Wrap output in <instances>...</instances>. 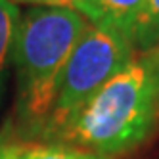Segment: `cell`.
Instances as JSON below:
<instances>
[{
	"mask_svg": "<svg viewBox=\"0 0 159 159\" xmlns=\"http://www.w3.org/2000/svg\"><path fill=\"white\" fill-rule=\"evenodd\" d=\"M157 113L159 69L148 50L134 54L48 136L88 153H125L150 136Z\"/></svg>",
	"mask_w": 159,
	"mask_h": 159,
	"instance_id": "1",
	"label": "cell"
},
{
	"mask_svg": "<svg viewBox=\"0 0 159 159\" xmlns=\"http://www.w3.org/2000/svg\"><path fill=\"white\" fill-rule=\"evenodd\" d=\"M90 21L67 6H40L19 16L12 42L21 115L48 119L69 56Z\"/></svg>",
	"mask_w": 159,
	"mask_h": 159,
	"instance_id": "2",
	"label": "cell"
},
{
	"mask_svg": "<svg viewBox=\"0 0 159 159\" xmlns=\"http://www.w3.org/2000/svg\"><path fill=\"white\" fill-rule=\"evenodd\" d=\"M134 56V42L115 29L90 23L67 60L48 119L46 134L83 106L96 90Z\"/></svg>",
	"mask_w": 159,
	"mask_h": 159,
	"instance_id": "3",
	"label": "cell"
},
{
	"mask_svg": "<svg viewBox=\"0 0 159 159\" xmlns=\"http://www.w3.org/2000/svg\"><path fill=\"white\" fill-rule=\"evenodd\" d=\"M144 0H77L73 8L92 25L115 29L132 39Z\"/></svg>",
	"mask_w": 159,
	"mask_h": 159,
	"instance_id": "4",
	"label": "cell"
},
{
	"mask_svg": "<svg viewBox=\"0 0 159 159\" xmlns=\"http://www.w3.org/2000/svg\"><path fill=\"white\" fill-rule=\"evenodd\" d=\"M0 159H102L65 144L0 142Z\"/></svg>",
	"mask_w": 159,
	"mask_h": 159,
	"instance_id": "5",
	"label": "cell"
},
{
	"mask_svg": "<svg viewBox=\"0 0 159 159\" xmlns=\"http://www.w3.org/2000/svg\"><path fill=\"white\" fill-rule=\"evenodd\" d=\"M132 42L142 52L155 50L159 46V0H144L134 25Z\"/></svg>",
	"mask_w": 159,
	"mask_h": 159,
	"instance_id": "6",
	"label": "cell"
},
{
	"mask_svg": "<svg viewBox=\"0 0 159 159\" xmlns=\"http://www.w3.org/2000/svg\"><path fill=\"white\" fill-rule=\"evenodd\" d=\"M17 21H19L17 4L12 2V0H0V81H2L6 60L10 52H12V42H14Z\"/></svg>",
	"mask_w": 159,
	"mask_h": 159,
	"instance_id": "7",
	"label": "cell"
},
{
	"mask_svg": "<svg viewBox=\"0 0 159 159\" xmlns=\"http://www.w3.org/2000/svg\"><path fill=\"white\" fill-rule=\"evenodd\" d=\"M12 2L19 4H37V6H67V4H75L77 0H12Z\"/></svg>",
	"mask_w": 159,
	"mask_h": 159,
	"instance_id": "8",
	"label": "cell"
},
{
	"mask_svg": "<svg viewBox=\"0 0 159 159\" xmlns=\"http://www.w3.org/2000/svg\"><path fill=\"white\" fill-rule=\"evenodd\" d=\"M153 52H155V58H157V69H159V46H157Z\"/></svg>",
	"mask_w": 159,
	"mask_h": 159,
	"instance_id": "9",
	"label": "cell"
}]
</instances>
